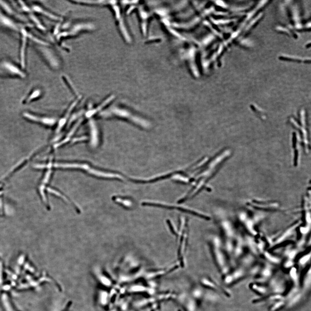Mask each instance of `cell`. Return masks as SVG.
Masks as SVG:
<instances>
[{"instance_id": "cell-1", "label": "cell", "mask_w": 311, "mask_h": 311, "mask_svg": "<svg viewBox=\"0 0 311 311\" xmlns=\"http://www.w3.org/2000/svg\"><path fill=\"white\" fill-rule=\"evenodd\" d=\"M100 115L105 117L115 116L125 118L143 128H148L151 126V124L148 121L134 115L126 109L119 107H112L101 112Z\"/></svg>"}, {"instance_id": "cell-2", "label": "cell", "mask_w": 311, "mask_h": 311, "mask_svg": "<svg viewBox=\"0 0 311 311\" xmlns=\"http://www.w3.org/2000/svg\"><path fill=\"white\" fill-rule=\"evenodd\" d=\"M101 5H108L110 8H111L112 11L114 15L117 24L118 26L121 33L122 37L124 40L128 43L131 42V38L129 34V31L127 29V27L125 25L122 8L121 6V4L117 1H102Z\"/></svg>"}, {"instance_id": "cell-3", "label": "cell", "mask_w": 311, "mask_h": 311, "mask_svg": "<svg viewBox=\"0 0 311 311\" xmlns=\"http://www.w3.org/2000/svg\"><path fill=\"white\" fill-rule=\"evenodd\" d=\"M1 67L10 75L22 79L26 77V74L23 69L19 68L12 62L7 61H4L1 63Z\"/></svg>"}, {"instance_id": "cell-4", "label": "cell", "mask_w": 311, "mask_h": 311, "mask_svg": "<svg viewBox=\"0 0 311 311\" xmlns=\"http://www.w3.org/2000/svg\"><path fill=\"white\" fill-rule=\"evenodd\" d=\"M27 30L24 27L21 29L20 32L21 35V48L20 51V60L21 68L23 69L25 68L26 67V51L27 46L28 44Z\"/></svg>"}, {"instance_id": "cell-5", "label": "cell", "mask_w": 311, "mask_h": 311, "mask_svg": "<svg viewBox=\"0 0 311 311\" xmlns=\"http://www.w3.org/2000/svg\"><path fill=\"white\" fill-rule=\"evenodd\" d=\"M143 204L145 205L149 206L157 207H162V208H166V209H178L183 212L189 213L195 216H198L200 218H203L204 219H208V217L206 216H204L201 213H198V212L194 211V210H191L190 209H187V208H183L181 207L174 206L169 204H162L157 203L156 202H145L143 203Z\"/></svg>"}, {"instance_id": "cell-6", "label": "cell", "mask_w": 311, "mask_h": 311, "mask_svg": "<svg viewBox=\"0 0 311 311\" xmlns=\"http://www.w3.org/2000/svg\"><path fill=\"white\" fill-rule=\"evenodd\" d=\"M269 287L270 291L273 294L282 295L286 291V286L284 280L275 276L270 279Z\"/></svg>"}, {"instance_id": "cell-7", "label": "cell", "mask_w": 311, "mask_h": 311, "mask_svg": "<svg viewBox=\"0 0 311 311\" xmlns=\"http://www.w3.org/2000/svg\"><path fill=\"white\" fill-rule=\"evenodd\" d=\"M0 24L4 27L15 32H20L22 27L13 21L7 15L0 12Z\"/></svg>"}, {"instance_id": "cell-8", "label": "cell", "mask_w": 311, "mask_h": 311, "mask_svg": "<svg viewBox=\"0 0 311 311\" xmlns=\"http://www.w3.org/2000/svg\"><path fill=\"white\" fill-rule=\"evenodd\" d=\"M23 115L25 118L29 120L39 122L47 126H53L56 122V119L52 118L39 116L28 112H24Z\"/></svg>"}, {"instance_id": "cell-9", "label": "cell", "mask_w": 311, "mask_h": 311, "mask_svg": "<svg viewBox=\"0 0 311 311\" xmlns=\"http://www.w3.org/2000/svg\"><path fill=\"white\" fill-rule=\"evenodd\" d=\"M246 274V272L244 269L242 268L237 269L227 276L225 279L226 283L227 285H231L243 279Z\"/></svg>"}, {"instance_id": "cell-10", "label": "cell", "mask_w": 311, "mask_h": 311, "mask_svg": "<svg viewBox=\"0 0 311 311\" xmlns=\"http://www.w3.org/2000/svg\"><path fill=\"white\" fill-rule=\"evenodd\" d=\"M31 9L32 11L39 14H42L43 16L49 18L51 20L54 21H58L59 20V18L56 15H54L53 13H51L49 11L44 8L40 6L39 5L34 4L32 6Z\"/></svg>"}, {"instance_id": "cell-11", "label": "cell", "mask_w": 311, "mask_h": 311, "mask_svg": "<svg viewBox=\"0 0 311 311\" xmlns=\"http://www.w3.org/2000/svg\"><path fill=\"white\" fill-rule=\"evenodd\" d=\"M90 121L91 132V145L93 147H96L99 143L98 130L94 121L91 120Z\"/></svg>"}, {"instance_id": "cell-12", "label": "cell", "mask_w": 311, "mask_h": 311, "mask_svg": "<svg viewBox=\"0 0 311 311\" xmlns=\"http://www.w3.org/2000/svg\"><path fill=\"white\" fill-rule=\"evenodd\" d=\"M249 287L254 291L262 296L267 295L270 292L268 287L259 285L257 283H252L250 284Z\"/></svg>"}, {"instance_id": "cell-13", "label": "cell", "mask_w": 311, "mask_h": 311, "mask_svg": "<svg viewBox=\"0 0 311 311\" xmlns=\"http://www.w3.org/2000/svg\"><path fill=\"white\" fill-rule=\"evenodd\" d=\"M114 98V96H110V97L107 99V100H105L103 103L101 104L100 106H99L96 109H94L93 110H90V111L86 113V116L87 117L90 118L93 115L95 114L97 112L100 111L101 109H102L103 107H105L109 102H110Z\"/></svg>"}, {"instance_id": "cell-14", "label": "cell", "mask_w": 311, "mask_h": 311, "mask_svg": "<svg viewBox=\"0 0 311 311\" xmlns=\"http://www.w3.org/2000/svg\"><path fill=\"white\" fill-rule=\"evenodd\" d=\"M302 293L298 292V293L296 294L293 297H292L289 300H288V302L287 303V306L289 308H291V307H294L296 305H297V304L301 301V299H302Z\"/></svg>"}, {"instance_id": "cell-15", "label": "cell", "mask_w": 311, "mask_h": 311, "mask_svg": "<svg viewBox=\"0 0 311 311\" xmlns=\"http://www.w3.org/2000/svg\"><path fill=\"white\" fill-rule=\"evenodd\" d=\"M290 278L294 284V286L299 287V276L296 268L292 267L289 273Z\"/></svg>"}, {"instance_id": "cell-16", "label": "cell", "mask_w": 311, "mask_h": 311, "mask_svg": "<svg viewBox=\"0 0 311 311\" xmlns=\"http://www.w3.org/2000/svg\"><path fill=\"white\" fill-rule=\"evenodd\" d=\"M0 7L7 13V14L12 16L15 15V12L9 4L5 1H0Z\"/></svg>"}, {"instance_id": "cell-17", "label": "cell", "mask_w": 311, "mask_h": 311, "mask_svg": "<svg viewBox=\"0 0 311 311\" xmlns=\"http://www.w3.org/2000/svg\"><path fill=\"white\" fill-rule=\"evenodd\" d=\"M311 269L309 268L308 271L303 276V280H302V286L303 288L305 290H307L310 288L311 286Z\"/></svg>"}, {"instance_id": "cell-18", "label": "cell", "mask_w": 311, "mask_h": 311, "mask_svg": "<svg viewBox=\"0 0 311 311\" xmlns=\"http://www.w3.org/2000/svg\"><path fill=\"white\" fill-rule=\"evenodd\" d=\"M29 17L31 19V21H32V22L34 23V24L37 27V28L39 29L40 30H43V31H45L46 30V28L43 25L42 23L40 22V20L37 18V17H36L35 14H33L32 12L29 13Z\"/></svg>"}, {"instance_id": "cell-19", "label": "cell", "mask_w": 311, "mask_h": 311, "mask_svg": "<svg viewBox=\"0 0 311 311\" xmlns=\"http://www.w3.org/2000/svg\"><path fill=\"white\" fill-rule=\"evenodd\" d=\"M286 305V301L285 300H279L275 302L270 307L269 311H277L280 310L281 308L285 307Z\"/></svg>"}, {"instance_id": "cell-20", "label": "cell", "mask_w": 311, "mask_h": 311, "mask_svg": "<svg viewBox=\"0 0 311 311\" xmlns=\"http://www.w3.org/2000/svg\"><path fill=\"white\" fill-rule=\"evenodd\" d=\"M42 91L40 89H35L29 95L26 99V102H31L34 99H36L41 96Z\"/></svg>"}, {"instance_id": "cell-21", "label": "cell", "mask_w": 311, "mask_h": 311, "mask_svg": "<svg viewBox=\"0 0 311 311\" xmlns=\"http://www.w3.org/2000/svg\"><path fill=\"white\" fill-rule=\"evenodd\" d=\"M27 37L28 40H32L34 43H36V44L40 45V46H48V44L47 43L43 41V40L38 39V38H37L36 36H33V35L29 32H27Z\"/></svg>"}, {"instance_id": "cell-22", "label": "cell", "mask_w": 311, "mask_h": 311, "mask_svg": "<svg viewBox=\"0 0 311 311\" xmlns=\"http://www.w3.org/2000/svg\"><path fill=\"white\" fill-rule=\"evenodd\" d=\"M3 303L7 311H13V308L10 303L7 296L6 295H3L2 297Z\"/></svg>"}, {"instance_id": "cell-23", "label": "cell", "mask_w": 311, "mask_h": 311, "mask_svg": "<svg viewBox=\"0 0 311 311\" xmlns=\"http://www.w3.org/2000/svg\"><path fill=\"white\" fill-rule=\"evenodd\" d=\"M18 2H19V4L20 5V7H21V9L24 12H26L30 13L32 12V10L31 8L30 7H29L27 5L24 1H19Z\"/></svg>"}, {"instance_id": "cell-24", "label": "cell", "mask_w": 311, "mask_h": 311, "mask_svg": "<svg viewBox=\"0 0 311 311\" xmlns=\"http://www.w3.org/2000/svg\"><path fill=\"white\" fill-rule=\"evenodd\" d=\"M266 257L270 261L273 262V263H275V264H278L280 262V260L278 258H275V257H273V256H272L270 254H266Z\"/></svg>"}, {"instance_id": "cell-25", "label": "cell", "mask_w": 311, "mask_h": 311, "mask_svg": "<svg viewBox=\"0 0 311 311\" xmlns=\"http://www.w3.org/2000/svg\"><path fill=\"white\" fill-rule=\"evenodd\" d=\"M310 254L307 255L302 257L301 259H300V261H299V263H300V265H305L308 262V261L310 260Z\"/></svg>"}, {"instance_id": "cell-26", "label": "cell", "mask_w": 311, "mask_h": 311, "mask_svg": "<svg viewBox=\"0 0 311 311\" xmlns=\"http://www.w3.org/2000/svg\"><path fill=\"white\" fill-rule=\"evenodd\" d=\"M86 137L83 136L80 137L76 138V139L74 140L73 142H79V141H84L87 139Z\"/></svg>"}, {"instance_id": "cell-27", "label": "cell", "mask_w": 311, "mask_h": 311, "mask_svg": "<svg viewBox=\"0 0 311 311\" xmlns=\"http://www.w3.org/2000/svg\"><path fill=\"white\" fill-rule=\"evenodd\" d=\"M293 266V263L291 261H290L285 263V267L287 268H292Z\"/></svg>"}, {"instance_id": "cell-28", "label": "cell", "mask_w": 311, "mask_h": 311, "mask_svg": "<svg viewBox=\"0 0 311 311\" xmlns=\"http://www.w3.org/2000/svg\"><path fill=\"white\" fill-rule=\"evenodd\" d=\"M2 282V271L1 268L0 267V285L1 284Z\"/></svg>"}]
</instances>
